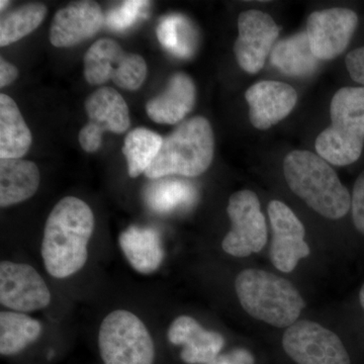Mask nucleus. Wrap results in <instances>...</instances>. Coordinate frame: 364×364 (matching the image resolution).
Segmentation results:
<instances>
[{"label":"nucleus","mask_w":364,"mask_h":364,"mask_svg":"<svg viewBox=\"0 0 364 364\" xmlns=\"http://www.w3.org/2000/svg\"><path fill=\"white\" fill-rule=\"evenodd\" d=\"M163 138L146 128H136L124 139L123 153L129 176L136 178L145 174L161 149Z\"/></svg>","instance_id":"obj_24"},{"label":"nucleus","mask_w":364,"mask_h":364,"mask_svg":"<svg viewBox=\"0 0 364 364\" xmlns=\"http://www.w3.org/2000/svg\"><path fill=\"white\" fill-rule=\"evenodd\" d=\"M149 1L141 0H128L119 6L114 7L105 16V25L112 31H124L134 25V23L142 16L144 7Z\"/></svg>","instance_id":"obj_28"},{"label":"nucleus","mask_w":364,"mask_h":364,"mask_svg":"<svg viewBox=\"0 0 364 364\" xmlns=\"http://www.w3.org/2000/svg\"><path fill=\"white\" fill-rule=\"evenodd\" d=\"M359 301H360V305L364 310V284L363 287H361L360 293H359Z\"/></svg>","instance_id":"obj_33"},{"label":"nucleus","mask_w":364,"mask_h":364,"mask_svg":"<svg viewBox=\"0 0 364 364\" xmlns=\"http://www.w3.org/2000/svg\"><path fill=\"white\" fill-rule=\"evenodd\" d=\"M105 21L97 2H73L55 14L50 28V42L56 48L74 47L93 37Z\"/></svg>","instance_id":"obj_16"},{"label":"nucleus","mask_w":364,"mask_h":364,"mask_svg":"<svg viewBox=\"0 0 364 364\" xmlns=\"http://www.w3.org/2000/svg\"><path fill=\"white\" fill-rule=\"evenodd\" d=\"M52 296L45 280L31 265L2 261L0 263V303L14 312L43 310Z\"/></svg>","instance_id":"obj_11"},{"label":"nucleus","mask_w":364,"mask_h":364,"mask_svg":"<svg viewBox=\"0 0 364 364\" xmlns=\"http://www.w3.org/2000/svg\"><path fill=\"white\" fill-rule=\"evenodd\" d=\"M157 38L160 44L179 58H188L195 49L196 36L191 21L181 14H169L158 23Z\"/></svg>","instance_id":"obj_27"},{"label":"nucleus","mask_w":364,"mask_h":364,"mask_svg":"<svg viewBox=\"0 0 364 364\" xmlns=\"http://www.w3.org/2000/svg\"><path fill=\"white\" fill-rule=\"evenodd\" d=\"M47 7L42 4H30L6 14L0 21V46L14 44L30 35L45 20Z\"/></svg>","instance_id":"obj_25"},{"label":"nucleus","mask_w":364,"mask_h":364,"mask_svg":"<svg viewBox=\"0 0 364 364\" xmlns=\"http://www.w3.org/2000/svg\"><path fill=\"white\" fill-rule=\"evenodd\" d=\"M37 164L25 159H0V205L9 208L30 200L39 189Z\"/></svg>","instance_id":"obj_20"},{"label":"nucleus","mask_w":364,"mask_h":364,"mask_svg":"<svg viewBox=\"0 0 364 364\" xmlns=\"http://www.w3.org/2000/svg\"><path fill=\"white\" fill-rule=\"evenodd\" d=\"M228 215L232 228L222 242L223 250L235 257H247L262 250L267 242V228L258 196L239 191L229 198Z\"/></svg>","instance_id":"obj_8"},{"label":"nucleus","mask_w":364,"mask_h":364,"mask_svg":"<svg viewBox=\"0 0 364 364\" xmlns=\"http://www.w3.org/2000/svg\"><path fill=\"white\" fill-rule=\"evenodd\" d=\"M147 191V202L156 212L168 213L189 207L195 200L196 191L188 181L156 179Z\"/></svg>","instance_id":"obj_26"},{"label":"nucleus","mask_w":364,"mask_h":364,"mask_svg":"<svg viewBox=\"0 0 364 364\" xmlns=\"http://www.w3.org/2000/svg\"><path fill=\"white\" fill-rule=\"evenodd\" d=\"M18 76V69L4 58L0 59V87L11 85Z\"/></svg>","instance_id":"obj_32"},{"label":"nucleus","mask_w":364,"mask_h":364,"mask_svg":"<svg viewBox=\"0 0 364 364\" xmlns=\"http://www.w3.org/2000/svg\"><path fill=\"white\" fill-rule=\"evenodd\" d=\"M235 289L246 313L277 328L291 327L305 308L303 296L291 282L265 270H243Z\"/></svg>","instance_id":"obj_3"},{"label":"nucleus","mask_w":364,"mask_h":364,"mask_svg":"<svg viewBox=\"0 0 364 364\" xmlns=\"http://www.w3.org/2000/svg\"><path fill=\"white\" fill-rule=\"evenodd\" d=\"M42 325L37 318L25 313H0V354L2 358L18 355L42 334Z\"/></svg>","instance_id":"obj_23"},{"label":"nucleus","mask_w":364,"mask_h":364,"mask_svg":"<svg viewBox=\"0 0 364 364\" xmlns=\"http://www.w3.org/2000/svg\"><path fill=\"white\" fill-rule=\"evenodd\" d=\"M119 244L131 267L136 272L151 274L159 269L164 259L161 238L151 227L130 226L119 236Z\"/></svg>","instance_id":"obj_19"},{"label":"nucleus","mask_w":364,"mask_h":364,"mask_svg":"<svg viewBox=\"0 0 364 364\" xmlns=\"http://www.w3.org/2000/svg\"><path fill=\"white\" fill-rule=\"evenodd\" d=\"M33 136L13 98L0 95V159H21Z\"/></svg>","instance_id":"obj_21"},{"label":"nucleus","mask_w":364,"mask_h":364,"mask_svg":"<svg viewBox=\"0 0 364 364\" xmlns=\"http://www.w3.org/2000/svg\"><path fill=\"white\" fill-rule=\"evenodd\" d=\"M282 346L298 364H351L341 339L313 321H296L287 328Z\"/></svg>","instance_id":"obj_9"},{"label":"nucleus","mask_w":364,"mask_h":364,"mask_svg":"<svg viewBox=\"0 0 364 364\" xmlns=\"http://www.w3.org/2000/svg\"><path fill=\"white\" fill-rule=\"evenodd\" d=\"M147 72L142 56L124 52L112 39L97 40L85 53L83 75L90 85L112 80L119 87L134 91L143 85Z\"/></svg>","instance_id":"obj_7"},{"label":"nucleus","mask_w":364,"mask_h":364,"mask_svg":"<svg viewBox=\"0 0 364 364\" xmlns=\"http://www.w3.org/2000/svg\"><path fill=\"white\" fill-rule=\"evenodd\" d=\"M345 64L352 80L364 87V46L348 53Z\"/></svg>","instance_id":"obj_30"},{"label":"nucleus","mask_w":364,"mask_h":364,"mask_svg":"<svg viewBox=\"0 0 364 364\" xmlns=\"http://www.w3.org/2000/svg\"><path fill=\"white\" fill-rule=\"evenodd\" d=\"M331 124L316 140L318 155L329 164L358 161L364 146V87H343L330 105Z\"/></svg>","instance_id":"obj_5"},{"label":"nucleus","mask_w":364,"mask_h":364,"mask_svg":"<svg viewBox=\"0 0 364 364\" xmlns=\"http://www.w3.org/2000/svg\"><path fill=\"white\" fill-rule=\"evenodd\" d=\"M214 152L210 122L200 116L191 117L163 138L161 149L145 176L154 181L169 176H202L212 164Z\"/></svg>","instance_id":"obj_4"},{"label":"nucleus","mask_w":364,"mask_h":364,"mask_svg":"<svg viewBox=\"0 0 364 364\" xmlns=\"http://www.w3.org/2000/svg\"><path fill=\"white\" fill-rule=\"evenodd\" d=\"M358 26V14L351 9L335 7L311 14L306 33L314 56L320 61L337 58L348 47Z\"/></svg>","instance_id":"obj_12"},{"label":"nucleus","mask_w":364,"mask_h":364,"mask_svg":"<svg viewBox=\"0 0 364 364\" xmlns=\"http://www.w3.org/2000/svg\"><path fill=\"white\" fill-rule=\"evenodd\" d=\"M351 213L354 226L364 235V171L354 183L351 196Z\"/></svg>","instance_id":"obj_29"},{"label":"nucleus","mask_w":364,"mask_h":364,"mask_svg":"<svg viewBox=\"0 0 364 364\" xmlns=\"http://www.w3.org/2000/svg\"><path fill=\"white\" fill-rule=\"evenodd\" d=\"M287 186L318 215L339 220L351 208V196L329 163L310 151L289 153L284 161Z\"/></svg>","instance_id":"obj_2"},{"label":"nucleus","mask_w":364,"mask_h":364,"mask_svg":"<svg viewBox=\"0 0 364 364\" xmlns=\"http://www.w3.org/2000/svg\"><path fill=\"white\" fill-rule=\"evenodd\" d=\"M238 32L234 44L237 63L249 74L258 73L274 47L280 28L269 14L252 9L239 16Z\"/></svg>","instance_id":"obj_13"},{"label":"nucleus","mask_w":364,"mask_h":364,"mask_svg":"<svg viewBox=\"0 0 364 364\" xmlns=\"http://www.w3.org/2000/svg\"><path fill=\"white\" fill-rule=\"evenodd\" d=\"M85 107L88 122L79 132L78 140L85 152L100 150L105 132L123 134L130 128L128 105L114 88H98L85 100Z\"/></svg>","instance_id":"obj_10"},{"label":"nucleus","mask_w":364,"mask_h":364,"mask_svg":"<svg viewBox=\"0 0 364 364\" xmlns=\"http://www.w3.org/2000/svg\"><path fill=\"white\" fill-rule=\"evenodd\" d=\"M267 210L273 232L270 260L279 272H291L299 261L311 253L305 241V227L291 208L280 200H272Z\"/></svg>","instance_id":"obj_14"},{"label":"nucleus","mask_w":364,"mask_h":364,"mask_svg":"<svg viewBox=\"0 0 364 364\" xmlns=\"http://www.w3.org/2000/svg\"><path fill=\"white\" fill-rule=\"evenodd\" d=\"M95 226L92 210L80 198L66 196L56 203L46 221L42 241L43 262L51 277L66 279L82 269Z\"/></svg>","instance_id":"obj_1"},{"label":"nucleus","mask_w":364,"mask_h":364,"mask_svg":"<svg viewBox=\"0 0 364 364\" xmlns=\"http://www.w3.org/2000/svg\"><path fill=\"white\" fill-rule=\"evenodd\" d=\"M9 4V1H4V0H2V1L0 2V6H1V11H4V7H6L7 4Z\"/></svg>","instance_id":"obj_34"},{"label":"nucleus","mask_w":364,"mask_h":364,"mask_svg":"<svg viewBox=\"0 0 364 364\" xmlns=\"http://www.w3.org/2000/svg\"><path fill=\"white\" fill-rule=\"evenodd\" d=\"M275 68L291 77H306L317 70L320 60L314 56L306 32L279 41L270 53Z\"/></svg>","instance_id":"obj_22"},{"label":"nucleus","mask_w":364,"mask_h":364,"mask_svg":"<svg viewBox=\"0 0 364 364\" xmlns=\"http://www.w3.org/2000/svg\"><path fill=\"white\" fill-rule=\"evenodd\" d=\"M170 343L182 347L181 358L186 364H208L221 354L225 338L219 332L208 331L196 318L177 317L167 331Z\"/></svg>","instance_id":"obj_17"},{"label":"nucleus","mask_w":364,"mask_h":364,"mask_svg":"<svg viewBox=\"0 0 364 364\" xmlns=\"http://www.w3.org/2000/svg\"><path fill=\"white\" fill-rule=\"evenodd\" d=\"M255 359L250 351L244 348H236L221 353L214 360L208 364H254Z\"/></svg>","instance_id":"obj_31"},{"label":"nucleus","mask_w":364,"mask_h":364,"mask_svg":"<svg viewBox=\"0 0 364 364\" xmlns=\"http://www.w3.org/2000/svg\"><path fill=\"white\" fill-rule=\"evenodd\" d=\"M97 344L102 364H155L156 361L152 335L130 311L116 310L104 318Z\"/></svg>","instance_id":"obj_6"},{"label":"nucleus","mask_w":364,"mask_h":364,"mask_svg":"<svg viewBox=\"0 0 364 364\" xmlns=\"http://www.w3.org/2000/svg\"><path fill=\"white\" fill-rule=\"evenodd\" d=\"M249 119L254 128L264 131L286 119L298 102L296 91L279 81L264 80L246 91Z\"/></svg>","instance_id":"obj_15"},{"label":"nucleus","mask_w":364,"mask_h":364,"mask_svg":"<svg viewBox=\"0 0 364 364\" xmlns=\"http://www.w3.org/2000/svg\"><path fill=\"white\" fill-rule=\"evenodd\" d=\"M196 88L188 74L177 72L170 77L166 88L146 105V112L153 122L161 124L181 123L193 111Z\"/></svg>","instance_id":"obj_18"}]
</instances>
